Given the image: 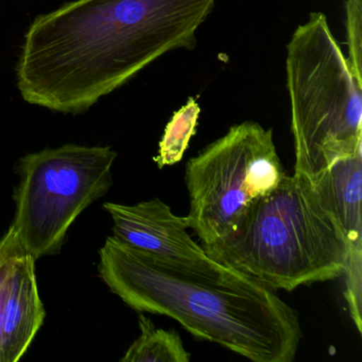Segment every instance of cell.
<instances>
[{"mask_svg": "<svg viewBox=\"0 0 362 362\" xmlns=\"http://www.w3.org/2000/svg\"><path fill=\"white\" fill-rule=\"evenodd\" d=\"M35 275V259L25 250L16 258L0 326L1 362H16L28 351L45 320Z\"/></svg>", "mask_w": 362, "mask_h": 362, "instance_id": "9c48e42d", "label": "cell"}, {"mask_svg": "<svg viewBox=\"0 0 362 362\" xmlns=\"http://www.w3.org/2000/svg\"><path fill=\"white\" fill-rule=\"evenodd\" d=\"M315 189L341 226L346 241L345 284H362V152L330 165L315 181Z\"/></svg>", "mask_w": 362, "mask_h": 362, "instance_id": "ba28073f", "label": "cell"}, {"mask_svg": "<svg viewBox=\"0 0 362 362\" xmlns=\"http://www.w3.org/2000/svg\"><path fill=\"white\" fill-rule=\"evenodd\" d=\"M286 50L294 173L313 182L337 160L362 152V86L321 12L309 14Z\"/></svg>", "mask_w": 362, "mask_h": 362, "instance_id": "277c9868", "label": "cell"}, {"mask_svg": "<svg viewBox=\"0 0 362 362\" xmlns=\"http://www.w3.org/2000/svg\"><path fill=\"white\" fill-rule=\"evenodd\" d=\"M199 115L200 107L192 98L188 99L187 103L175 113L165 129L158 145V156L154 158L158 168L163 169L181 162L190 139L196 133Z\"/></svg>", "mask_w": 362, "mask_h": 362, "instance_id": "8fae6325", "label": "cell"}, {"mask_svg": "<svg viewBox=\"0 0 362 362\" xmlns=\"http://www.w3.org/2000/svg\"><path fill=\"white\" fill-rule=\"evenodd\" d=\"M113 220V237L120 243L184 266L216 264L188 233L186 217L175 215L160 199L134 205L107 202Z\"/></svg>", "mask_w": 362, "mask_h": 362, "instance_id": "52a82bcc", "label": "cell"}, {"mask_svg": "<svg viewBox=\"0 0 362 362\" xmlns=\"http://www.w3.org/2000/svg\"><path fill=\"white\" fill-rule=\"evenodd\" d=\"M101 279L139 313L167 315L201 340L254 362H292L302 339L298 313L274 290L230 267L184 266L107 237Z\"/></svg>", "mask_w": 362, "mask_h": 362, "instance_id": "7a4b0ae2", "label": "cell"}, {"mask_svg": "<svg viewBox=\"0 0 362 362\" xmlns=\"http://www.w3.org/2000/svg\"><path fill=\"white\" fill-rule=\"evenodd\" d=\"M202 247L211 259L274 291L343 276L349 253L334 214L298 173L256 199L226 236Z\"/></svg>", "mask_w": 362, "mask_h": 362, "instance_id": "3957f363", "label": "cell"}, {"mask_svg": "<svg viewBox=\"0 0 362 362\" xmlns=\"http://www.w3.org/2000/svg\"><path fill=\"white\" fill-rule=\"evenodd\" d=\"M141 336L132 343L122 362H189L190 353L184 346L179 332L163 329L141 313Z\"/></svg>", "mask_w": 362, "mask_h": 362, "instance_id": "30bf717a", "label": "cell"}, {"mask_svg": "<svg viewBox=\"0 0 362 362\" xmlns=\"http://www.w3.org/2000/svg\"><path fill=\"white\" fill-rule=\"evenodd\" d=\"M272 129L245 122L201 150L186 164L188 228L201 245L226 236L247 207L285 177Z\"/></svg>", "mask_w": 362, "mask_h": 362, "instance_id": "8992f818", "label": "cell"}, {"mask_svg": "<svg viewBox=\"0 0 362 362\" xmlns=\"http://www.w3.org/2000/svg\"><path fill=\"white\" fill-rule=\"evenodd\" d=\"M23 250L24 247L21 245L16 228L11 224L7 232L0 236V326L14 262Z\"/></svg>", "mask_w": 362, "mask_h": 362, "instance_id": "4fadbf2b", "label": "cell"}, {"mask_svg": "<svg viewBox=\"0 0 362 362\" xmlns=\"http://www.w3.org/2000/svg\"><path fill=\"white\" fill-rule=\"evenodd\" d=\"M216 0H76L37 16L16 64L30 105L88 111L171 50L192 49Z\"/></svg>", "mask_w": 362, "mask_h": 362, "instance_id": "6da1fadb", "label": "cell"}, {"mask_svg": "<svg viewBox=\"0 0 362 362\" xmlns=\"http://www.w3.org/2000/svg\"><path fill=\"white\" fill-rule=\"evenodd\" d=\"M116 158L111 147L67 144L18 160L12 224L27 253L37 260L61 251L74 221L112 187Z\"/></svg>", "mask_w": 362, "mask_h": 362, "instance_id": "5b68a950", "label": "cell"}, {"mask_svg": "<svg viewBox=\"0 0 362 362\" xmlns=\"http://www.w3.org/2000/svg\"><path fill=\"white\" fill-rule=\"evenodd\" d=\"M347 47L351 71L362 86V0H346Z\"/></svg>", "mask_w": 362, "mask_h": 362, "instance_id": "7c38bea8", "label": "cell"}]
</instances>
